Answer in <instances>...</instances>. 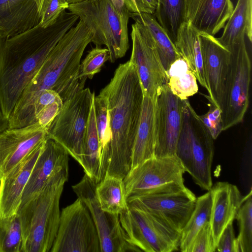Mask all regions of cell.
<instances>
[{
  "instance_id": "31",
  "label": "cell",
  "mask_w": 252,
  "mask_h": 252,
  "mask_svg": "<svg viewBox=\"0 0 252 252\" xmlns=\"http://www.w3.org/2000/svg\"><path fill=\"white\" fill-rule=\"evenodd\" d=\"M185 0H158L153 14L174 43L181 26L185 22Z\"/></svg>"
},
{
  "instance_id": "15",
  "label": "cell",
  "mask_w": 252,
  "mask_h": 252,
  "mask_svg": "<svg viewBox=\"0 0 252 252\" xmlns=\"http://www.w3.org/2000/svg\"><path fill=\"white\" fill-rule=\"evenodd\" d=\"M182 120V100L166 84L156 97L155 157L176 156Z\"/></svg>"
},
{
  "instance_id": "45",
  "label": "cell",
  "mask_w": 252,
  "mask_h": 252,
  "mask_svg": "<svg viewBox=\"0 0 252 252\" xmlns=\"http://www.w3.org/2000/svg\"><path fill=\"white\" fill-rule=\"evenodd\" d=\"M65 0L69 4H71L79 3V2L86 1L87 0Z\"/></svg>"
},
{
  "instance_id": "40",
  "label": "cell",
  "mask_w": 252,
  "mask_h": 252,
  "mask_svg": "<svg viewBox=\"0 0 252 252\" xmlns=\"http://www.w3.org/2000/svg\"><path fill=\"white\" fill-rule=\"evenodd\" d=\"M63 104V101H55L44 107L36 115V122L47 129L59 113Z\"/></svg>"
},
{
  "instance_id": "6",
  "label": "cell",
  "mask_w": 252,
  "mask_h": 252,
  "mask_svg": "<svg viewBox=\"0 0 252 252\" xmlns=\"http://www.w3.org/2000/svg\"><path fill=\"white\" fill-rule=\"evenodd\" d=\"M67 10L91 30L92 42L106 46L111 63L125 56L129 47L127 25L131 13L119 12L110 0H87L69 4Z\"/></svg>"
},
{
  "instance_id": "12",
  "label": "cell",
  "mask_w": 252,
  "mask_h": 252,
  "mask_svg": "<svg viewBox=\"0 0 252 252\" xmlns=\"http://www.w3.org/2000/svg\"><path fill=\"white\" fill-rule=\"evenodd\" d=\"M97 184L85 174L72 188L92 217L99 236L101 252H141L129 242L121 225L119 216L105 213L101 209L95 193Z\"/></svg>"
},
{
  "instance_id": "7",
  "label": "cell",
  "mask_w": 252,
  "mask_h": 252,
  "mask_svg": "<svg viewBox=\"0 0 252 252\" xmlns=\"http://www.w3.org/2000/svg\"><path fill=\"white\" fill-rule=\"evenodd\" d=\"M89 88L78 90L63 102L61 109L47 129V137L61 145L79 164L94 96Z\"/></svg>"
},
{
  "instance_id": "36",
  "label": "cell",
  "mask_w": 252,
  "mask_h": 252,
  "mask_svg": "<svg viewBox=\"0 0 252 252\" xmlns=\"http://www.w3.org/2000/svg\"><path fill=\"white\" fill-rule=\"evenodd\" d=\"M69 5L65 0H44L39 25L43 28L52 25Z\"/></svg>"
},
{
  "instance_id": "8",
  "label": "cell",
  "mask_w": 252,
  "mask_h": 252,
  "mask_svg": "<svg viewBox=\"0 0 252 252\" xmlns=\"http://www.w3.org/2000/svg\"><path fill=\"white\" fill-rule=\"evenodd\" d=\"M185 172L176 156L149 158L131 169L123 179L126 200L183 189Z\"/></svg>"
},
{
  "instance_id": "23",
  "label": "cell",
  "mask_w": 252,
  "mask_h": 252,
  "mask_svg": "<svg viewBox=\"0 0 252 252\" xmlns=\"http://www.w3.org/2000/svg\"><path fill=\"white\" fill-rule=\"evenodd\" d=\"M156 97L144 95L141 117L132 150L131 169L155 157Z\"/></svg>"
},
{
  "instance_id": "26",
  "label": "cell",
  "mask_w": 252,
  "mask_h": 252,
  "mask_svg": "<svg viewBox=\"0 0 252 252\" xmlns=\"http://www.w3.org/2000/svg\"><path fill=\"white\" fill-rule=\"evenodd\" d=\"M130 18L140 22L151 36L165 71L176 59L181 57L167 32L153 14L132 13Z\"/></svg>"
},
{
  "instance_id": "5",
  "label": "cell",
  "mask_w": 252,
  "mask_h": 252,
  "mask_svg": "<svg viewBox=\"0 0 252 252\" xmlns=\"http://www.w3.org/2000/svg\"><path fill=\"white\" fill-rule=\"evenodd\" d=\"M182 100V120L176 156L195 183L208 191L213 186L214 139L188 99Z\"/></svg>"
},
{
  "instance_id": "20",
  "label": "cell",
  "mask_w": 252,
  "mask_h": 252,
  "mask_svg": "<svg viewBox=\"0 0 252 252\" xmlns=\"http://www.w3.org/2000/svg\"><path fill=\"white\" fill-rule=\"evenodd\" d=\"M44 0H0V39L9 38L39 25Z\"/></svg>"
},
{
  "instance_id": "34",
  "label": "cell",
  "mask_w": 252,
  "mask_h": 252,
  "mask_svg": "<svg viewBox=\"0 0 252 252\" xmlns=\"http://www.w3.org/2000/svg\"><path fill=\"white\" fill-rule=\"evenodd\" d=\"M94 102L101 159L109 140L107 102L106 97L100 93L94 95Z\"/></svg>"
},
{
  "instance_id": "9",
  "label": "cell",
  "mask_w": 252,
  "mask_h": 252,
  "mask_svg": "<svg viewBox=\"0 0 252 252\" xmlns=\"http://www.w3.org/2000/svg\"><path fill=\"white\" fill-rule=\"evenodd\" d=\"M229 51L231 62L220 106L222 131L243 121L249 103L251 62L245 38Z\"/></svg>"
},
{
  "instance_id": "32",
  "label": "cell",
  "mask_w": 252,
  "mask_h": 252,
  "mask_svg": "<svg viewBox=\"0 0 252 252\" xmlns=\"http://www.w3.org/2000/svg\"><path fill=\"white\" fill-rule=\"evenodd\" d=\"M22 235L17 213L0 220V252H21Z\"/></svg>"
},
{
  "instance_id": "21",
  "label": "cell",
  "mask_w": 252,
  "mask_h": 252,
  "mask_svg": "<svg viewBox=\"0 0 252 252\" xmlns=\"http://www.w3.org/2000/svg\"><path fill=\"white\" fill-rule=\"evenodd\" d=\"M233 9L231 0H185L186 22L213 36L223 28Z\"/></svg>"
},
{
  "instance_id": "38",
  "label": "cell",
  "mask_w": 252,
  "mask_h": 252,
  "mask_svg": "<svg viewBox=\"0 0 252 252\" xmlns=\"http://www.w3.org/2000/svg\"><path fill=\"white\" fill-rule=\"evenodd\" d=\"M199 117L213 139H216L222 131L221 109L211 103L208 111Z\"/></svg>"
},
{
  "instance_id": "29",
  "label": "cell",
  "mask_w": 252,
  "mask_h": 252,
  "mask_svg": "<svg viewBox=\"0 0 252 252\" xmlns=\"http://www.w3.org/2000/svg\"><path fill=\"white\" fill-rule=\"evenodd\" d=\"M100 164L99 142L93 98L84 141L82 167L85 173L97 184L99 183Z\"/></svg>"
},
{
  "instance_id": "43",
  "label": "cell",
  "mask_w": 252,
  "mask_h": 252,
  "mask_svg": "<svg viewBox=\"0 0 252 252\" xmlns=\"http://www.w3.org/2000/svg\"><path fill=\"white\" fill-rule=\"evenodd\" d=\"M140 13L154 14L158 6V0H135Z\"/></svg>"
},
{
  "instance_id": "3",
  "label": "cell",
  "mask_w": 252,
  "mask_h": 252,
  "mask_svg": "<svg viewBox=\"0 0 252 252\" xmlns=\"http://www.w3.org/2000/svg\"><path fill=\"white\" fill-rule=\"evenodd\" d=\"M93 33L81 19L60 39L21 94L14 108L21 118L34 117V105L45 90L57 92L63 102L84 88L80 79L81 59Z\"/></svg>"
},
{
  "instance_id": "11",
  "label": "cell",
  "mask_w": 252,
  "mask_h": 252,
  "mask_svg": "<svg viewBox=\"0 0 252 252\" xmlns=\"http://www.w3.org/2000/svg\"><path fill=\"white\" fill-rule=\"evenodd\" d=\"M51 252H101L97 231L85 204L78 198L63 209Z\"/></svg>"
},
{
  "instance_id": "16",
  "label": "cell",
  "mask_w": 252,
  "mask_h": 252,
  "mask_svg": "<svg viewBox=\"0 0 252 252\" xmlns=\"http://www.w3.org/2000/svg\"><path fill=\"white\" fill-rule=\"evenodd\" d=\"M47 137V129L38 122L0 133V179L20 163Z\"/></svg>"
},
{
  "instance_id": "44",
  "label": "cell",
  "mask_w": 252,
  "mask_h": 252,
  "mask_svg": "<svg viewBox=\"0 0 252 252\" xmlns=\"http://www.w3.org/2000/svg\"><path fill=\"white\" fill-rule=\"evenodd\" d=\"M8 128V120L3 115L0 109V133Z\"/></svg>"
},
{
  "instance_id": "27",
  "label": "cell",
  "mask_w": 252,
  "mask_h": 252,
  "mask_svg": "<svg viewBox=\"0 0 252 252\" xmlns=\"http://www.w3.org/2000/svg\"><path fill=\"white\" fill-rule=\"evenodd\" d=\"M95 193L100 207L105 213L119 216L128 207L122 179L106 174L97 184Z\"/></svg>"
},
{
  "instance_id": "30",
  "label": "cell",
  "mask_w": 252,
  "mask_h": 252,
  "mask_svg": "<svg viewBox=\"0 0 252 252\" xmlns=\"http://www.w3.org/2000/svg\"><path fill=\"white\" fill-rule=\"evenodd\" d=\"M212 197L209 190L196 198L193 211L181 232L179 248L187 252L195 235L203 226L210 221Z\"/></svg>"
},
{
  "instance_id": "25",
  "label": "cell",
  "mask_w": 252,
  "mask_h": 252,
  "mask_svg": "<svg viewBox=\"0 0 252 252\" xmlns=\"http://www.w3.org/2000/svg\"><path fill=\"white\" fill-rule=\"evenodd\" d=\"M223 28L222 35L217 39L228 50L245 38V35L251 42L252 0H238L236 7Z\"/></svg>"
},
{
  "instance_id": "10",
  "label": "cell",
  "mask_w": 252,
  "mask_h": 252,
  "mask_svg": "<svg viewBox=\"0 0 252 252\" xmlns=\"http://www.w3.org/2000/svg\"><path fill=\"white\" fill-rule=\"evenodd\" d=\"M129 242L146 252H171L179 248L181 233L147 212L128 205L119 215Z\"/></svg>"
},
{
  "instance_id": "33",
  "label": "cell",
  "mask_w": 252,
  "mask_h": 252,
  "mask_svg": "<svg viewBox=\"0 0 252 252\" xmlns=\"http://www.w3.org/2000/svg\"><path fill=\"white\" fill-rule=\"evenodd\" d=\"M252 191L239 208L236 215L239 225V233L236 238L237 252H252Z\"/></svg>"
},
{
  "instance_id": "42",
  "label": "cell",
  "mask_w": 252,
  "mask_h": 252,
  "mask_svg": "<svg viewBox=\"0 0 252 252\" xmlns=\"http://www.w3.org/2000/svg\"><path fill=\"white\" fill-rule=\"evenodd\" d=\"M120 13H140L135 0H110Z\"/></svg>"
},
{
  "instance_id": "39",
  "label": "cell",
  "mask_w": 252,
  "mask_h": 252,
  "mask_svg": "<svg viewBox=\"0 0 252 252\" xmlns=\"http://www.w3.org/2000/svg\"><path fill=\"white\" fill-rule=\"evenodd\" d=\"M216 251L237 252V240L235 237L233 222L229 223L220 234L216 245Z\"/></svg>"
},
{
  "instance_id": "4",
  "label": "cell",
  "mask_w": 252,
  "mask_h": 252,
  "mask_svg": "<svg viewBox=\"0 0 252 252\" xmlns=\"http://www.w3.org/2000/svg\"><path fill=\"white\" fill-rule=\"evenodd\" d=\"M68 167L57 173L17 214L22 228L21 252H48L56 237L60 223L59 203Z\"/></svg>"
},
{
  "instance_id": "14",
  "label": "cell",
  "mask_w": 252,
  "mask_h": 252,
  "mask_svg": "<svg viewBox=\"0 0 252 252\" xmlns=\"http://www.w3.org/2000/svg\"><path fill=\"white\" fill-rule=\"evenodd\" d=\"M196 197L183 189L139 196L127 200L181 233L195 207Z\"/></svg>"
},
{
  "instance_id": "17",
  "label": "cell",
  "mask_w": 252,
  "mask_h": 252,
  "mask_svg": "<svg viewBox=\"0 0 252 252\" xmlns=\"http://www.w3.org/2000/svg\"><path fill=\"white\" fill-rule=\"evenodd\" d=\"M199 40L204 73L209 89L208 99L220 108L231 53L214 36L199 33Z\"/></svg>"
},
{
  "instance_id": "41",
  "label": "cell",
  "mask_w": 252,
  "mask_h": 252,
  "mask_svg": "<svg viewBox=\"0 0 252 252\" xmlns=\"http://www.w3.org/2000/svg\"><path fill=\"white\" fill-rule=\"evenodd\" d=\"M60 100H63L55 91L51 89L44 90L38 96L34 105V113L35 120V115L44 107Z\"/></svg>"
},
{
  "instance_id": "22",
  "label": "cell",
  "mask_w": 252,
  "mask_h": 252,
  "mask_svg": "<svg viewBox=\"0 0 252 252\" xmlns=\"http://www.w3.org/2000/svg\"><path fill=\"white\" fill-rule=\"evenodd\" d=\"M210 190L212 197L210 224L216 248L220 234L235 219L248 194L243 196L236 186L225 182L216 183Z\"/></svg>"
},
{
  "instance_id": "37",
  "label": "cell",
  "mask_w": 252,
  "mask_h": 252,
  "mask_svg": "<svg viewBox=\"0 0 252 252\" xmlns=\"http://www.w3.org/2000/svg\"><path fill=\"white\" fill-rule=\"evenodd\" d=\"M216 250L210 221H208L195 235L187 252H214Z\"/></svg>"
},
{
  "instance_id": "19",
  "label": "cell",
  "mask_w": 252,
  "mask_h": 252,
  "mask_svg": "<svg viewBox=\"0 0 252 252\" xmlns=\"http://www.w3.org/2000/svg\"><path fill=\"white\" fill-rule=\"evenodd\" d=\"M45 140L0 179V220L17 214L24 188Z\"/></svg>"
},
{
  "instance_id": "24",
  "label": "cell",
  "mask_w": 252,
  "mask_h": 252,
  "mask_svg": "<svg viewBox=\"0 0 252 252\" xmlns=\"http://www.w3.org/2000/svg\"><path fill=\"white\" fill-rule=\"evenodd\" d=\"M199 34L195 29L185 22L179 29L174 44L180 56L188 63L197 80L209 94L203 71Z\"/></svg>"
},
{
  "instance_id": "18",
  "label": "cell",
  "mask_w": 252,
  "mask_h": 252,
  "mask_svg": "<svg viewBox=\"0 0 252 252\" xmlns=\"http://www.w3.org/2000/svg\"><path fill=\"white\" fill-rule=\"evenodd\" d=\"M68 155L61 145L47 137L24 188L20 207L37 195L57 173L68 167Z\"/></svg>"
},
{
  "instance_id": "28",
  "label": "cell",
  "mask_w": 252,
  "mask_h": 252,
  "mask_svg": "<svg viewBox=\"0 0 252 252\" xmlns=\"http://www.w3.org/2000/svg\"><path fill=\"white\" fill-rule=\"evenodd\" d=\"M166 74L167 86L180 99H187L197 93L196 78L187 62L182 57L171 63Z\"/></svg>"
},
{
  "instance_id": "2",
  "label": "cell",
  "mask_w": 252,
  "mask_h": 252,
  "mask_svg": "<svg viewBox=\"0 0 252 252\" xmlns=\"http://www.w3.org/2000/svg\"><path fill=\"white\" fill-rule=\"evenodd\" d=\"M79 17L63 11L52 25L39 24L15 36L0 39V109L8 120L23 91L60 39Z\"/></svg>"
},
{
  "instance_id": "1",
  "label": "cell",
  "mask_w": 252,
  "mask_h": 252,
  "mask_svg": "<svg viewBox=\"0 0 252 252\" xmlns=\"http://www.w3.org/2000/svg\"><path fill=\"white\" fill-rule=\"evenodd\" d=\"M100 94L107 102L109 140L101 157L99 183L106 174L123 180L131 169L144 97L134 65L129 60L120 64Z\"/></svg>"
},
{
  "instance_id": "13",
  "label": "cell",
  "mask_w": 252,
  "mask_h": 252,
  "mask_svg": "<svg viewBox=\"0 0 252 252\" xmlns=\"http://www.w3.org/2000/svg\"><path fill=\"white\" fill-rule=\"evenodd\" d=\"M134 21L130 33L132 49L129 61L137 70L143 95L155 97L166 84V71L149 32L140 22Z\"/></svg>"
},
{
  "instance_id": "35",
  "label": "cell",
  "mask_w": 252,
  "mask_h": 252,
  "mask_svg": "<svg viewBox=\"0 0 252 252\" xmlns=\"http://www.w3.org/2000/svg\"><path fill=\"white\" fill-rule=\"evenodd\" d=\"M108 49L97 47L92 49L80 64L79 76L81 79H92L99 72L104 63L109 60Z\"/></svg>"
}]
</instances>
